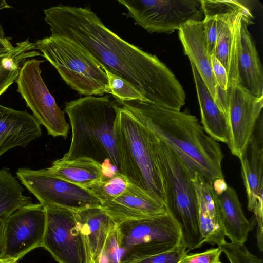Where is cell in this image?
<instances>
[{
    "label": "cell",
    "instance_id": "cell-1",
    "mask_svg": "<svg viewBox=\"0 0 263 263\" xmlns=\"http://www.w3.org/2000/svg\"><path fill=\"white\" fill-rule=\"evenodd\" d=\"M44 13L51 35L79 44L104 70L131 83L148 103L178 111L185 104V91L165 64L111 31L90 8L60 5Z\"/></svg>",
    "mask_w": 263,
    "mask_h": 263
},
{
    "label": "cell",
    "instance_id": "cell-2",
    "mask_svg": "<svg viewBox=\"0 0 263 263\" xmlns=\"http://www.w3.org/2000/svg\"><path fill=\"white\" fill-rule=\"evenodd\" d=\"M165 143L190 170L211 182L224 179L219 144L189 113L140 102H119Z\"/></svg>",
    "mask_w": 263,
    "mask_h": 263
},
{
    "label": "cell",
    "instance_id": "cell-3",
    "mask_svg": "<svg viewBox=\"0 0 263 263\" xmlns=\"http://www.w3.org/2000/svg\"><path fill=\"white\" fill-rule=\"evenodd\" d=\"M120 104L111 97L86 96L66 102L64 111L72 129L69 148L61 158L90 159L107 174L120 173L114 128Z\"/></svg>",
    "mask_w": 263,
    "mask_h": 263
},
{
    "label": "cell",
    "instance_id": "cell-4",
    "mask_svg": "<svg viewBox=\"0 0 263 263\" xmlns=\"http://www.w3.org/2000/svg\"><path fill=\"white\" fill-rule=\"evenodd\" d=\"M114 133L120 173L167 206V184L154 134L121 105Z\"/></svg>",
    "mask_w": 263,
    "mask_h": 263
},
{
    "label": "cell",
    "instance_id": "cell-5",
    "mask_svg": "<svg viewBox=\"0 0 263 263\" xmlns=\"http://www.w3.org/2000/svg\"><path fill=\"white\" fill-rule=\"evenodd\" d=\"M160 161L167 184V208L178 224L183 245L188 251L203 243L193 172L182 159L156 135Z\"/></svg>",
    "mask_w": 263,
    "mask_h": 263
},
{
    "label": "cell",
    "instance_id": "cell-6",
    "mask_svg": "<svg viewBox=\"0 0 263 263\" xmlns=\"http://www.w3.org/2000/svg\"><path fill=\"white\" fill-rule=\"evenodd\" d=\"M36 49L57 70L65 82L86 96L109 93L105 71L83 48L64 36L50 35L35 42Z\"/></svg>",
    "mask_w": 263,
    "mask_h": 263
},
{
    "label": "cell",
    "instance_id": "cell-7",
    "mask_svg": "<svg viewBox=\"0 0 263 263\" xmlns=\"http://www.w3.org/2000/svg\"><path fill=\"white\" fill-rule=\"evenodd\" d=\"M120 263H127L183 245L180 228L171 213L120 223L116 227Z\"/></svg>",
    "mask_w": 263,
    "mask_h": 263
},
{
    "label": "cell",
    "instance_id": "cell-8",
    "mask_svg": "<svg viewBox=\"0 0 263 263\" xmlns=\"http://www.w3.org/2000/svg\"><path fill=\"white\" fill-rule=\"evenodd\" d=\"M44 61L32 58L24 62L15 81L17 91L48 135L66 138L69 125L42 79L40 65Z\"/></svg>",
    "mask_w": 263,
    "mask_h": 263
},
{
    "label": "cell",
    "instance_id": "cell-9",
    "mask_svg": "<svg viewBox=\"0 0 263 263\" xmlns=\"http://www.w3.org/2000/svg\"><path fill=\"white\" fill-rule=\"evenodd\" d=\"M128 17L150 33H171L203 15L200 0H118Z\"/></svg>",
    "mask_w": 263,
    "mask_h": 263
},
{
    "label": "cell",
    "instance_id": "cell-10",
    "mask_svg": "<svg viewBox=\"0 0 263 263\" xmlns=\"http://www.w3.org/2000/svg\"><path fill=\"white\" fill-rule=\"evenodd\" d=\"M16 176L44 206L77 212L102 205L98 199L86 189L55 177L46 168H20Z\"/></svg>",
    "mask_w": 263,
    "mask_h": 263
},
{
    "label": "cell",
    "instance_id": "cell-11",
    "mask_svg": "<svg viewBox=\"0 0 263 263\" xmlns=\"http://www.w3.org/2000/svg\"><path fill=\"white\" fill-rule=\"evenodd\" d=\"M46 224L42 247L59 263H91L76 212L44 206Z\"/></svg>",
    "mask_w": 263,
    "mask_h": 263
},
{
    "label": "cell",
    "instance_id": "cell-12",
    "mask_svg": "<svg viewBox=\"0 0 263 263\" xmlns=\"http://www.w3.org/2000/svg\"><path fill=\"white\" fill-rule=\"evenodd\" d=\"M46 224V210L40 203L31 202L15 210L5 221L3 256L18 261L42 247Z\"/></svg>",
    "mask_w": 263,
    "mask_h": 263
},
{
    "label": "cell",
    "instance_id": "cell-13",
    "mask_svg": "<svg viewBox=\"0 0 263 263\" xmlns=\"http://www.w3.org/2000/svg\"><path fill=\"white\" fill-rule=\"evenodd\" d=\"M228 124L227 144L239 157L248 143L262 114L263 96L255 97L237 84L226 91Z\"/></svg>",
    "mask_w": 263,
    "mask_h": 263
},
{
    "label": "cell",
    "instance_id": "cell-14",
    "mask_svg": "<svg viewBox=\"0 0 263 263\" xmlns=\"http://www.w3.org/2000/svg\"><path fill=\"white\" fill-rule=\"evenodd\" d=\"M203 13L216 15L217 37L213 55L225 68L227 89L239 83L238 62L241 49V26L244 16L253 18L249 10L229 9Z\"/></svg>",
    "mask_w": 263,
    "mask_h": 263
},
{
    "label": "cell",
    "instance_id": "cell-15",
    "mask_svg": "<svg viewBox=\"0 0 263 263\" xmlns=\"http://www.w3.org/2000/svg\"><path fill=\"white\" fill-rule=\"evenodd\" d=\"M101 207L117 225L156 216L168 211L163 202L130 182L123 194Z\"/></svg>",
    "mask_w": 263,
    "mask_h": 263
},
{
    "label": "cell",
    "instance_id": "cell-16",
    "mask_svg": "<svg viewBox=\"0 0 263 263\" xmlns=\"http://www.w3.org/2000/svg\"><path fill=\"white\" fill-rule=\"evenodd\" d=\"M198 202L200 228L203 243L218 246L226 242L217 195L212 182L197 172L192 178Z\"/></svg>",
    "mask_w": 263,
    "mask_h": 263
},
{
    "label": "cell",
    "instance_id": "cell-17",
    "mask_svg": "<svg viewBox=\"0 0 263 263\" xmlns=\"http://www.w3.org/2000/svg\"><path fill=\"white\" fill-rule=\"evenodd\" d=\"M184 53L196 68L215 102L218 105L220 89L212 71L207 51L202 21H190L178 30Z\"/></svg>",
    "mask_w": 263,
    "mask_h": 263
},
{
    "label": "cell",
    "instance_id": "cell-18",
    "mask_svg": "<svg viewBox=\"0 0 263 263\" xmlns=\"http://www.w3.org/2000/svg\"><path fill=\"white\" fill-rule=\"evenodd\" d=\"M248 200V209L255 210L263 193V124L260 116L253 134L239 157Z\"/></svg>",
    "mask_w": 263,
    "mask_h": 263
},
{
    "label": "cell",
    "instance_id": "cell-19",
    "mask_svg": "<svg viewBox=\"0 0 263 263\" xmlns=\"http://www.w3.org/2000/svg\"><path fill=\"white\" fill-rule=\"evenodd\" d=\"M42 133L33 115L0 104V157L14 147H25Z\"/></svg>",
    "mask_w": 263,
    "mask_h": 263
},
{
    "label": "cell",
    "instance_id": "cell-20",
    "mask_svg": "<svg viewBox=\"0 0 263 263\" xmlns=\"http://www.w3.org/2000/svg\"><path fill=\"white\" fill-rule=\"evenodd\" d=\"M253 18L244 16L241 26V49L238 62L239 83L255 97L263 96V71L261 62L248 26Z\"/></svg>",
    "mask_w": 263,
    "mask_h": 263
},
{
    "label": "cell",
    "instance_id": "cell-21",
    "mask_svg": "<svg viewBox=\"0 0 263 263\" xmlns=\"http://www.w3.org/2000/svg\"><path fill=\"white\" fill-rule=\"evenodd\" d=\"M76 218L84 237L91 263H93L117 224L101 206L77 211Z\"/></svg>",
    "mask_w": 263,
    "mask_h": 263
},
{
    "label": "cell",
    "instance_id": "cell-22",
    "mask_svg": "<svg viewBox=\"0 0 263 263\" xmlns=\"http://www.w3.org/2000/svg\"><path fill=\"white\" fill-rule=\"evenodd\" d=\"M216 194L226 236L232 242L244 245L252 225L245 216L236 191L228 185Z\"/></svg>",
    "mask_w": 263,
    "mask_h": 263
},
{
    "label": "cell",
    "instance_id": "cell-23",
    "mask_svg": "<svg viewBox=\"0 0 263 263\" xmlns=\"http://www.w3.org/2000/svg\"><path fill=\"white\" fill-rule=\"evenodd\" d=\"M190 63L200 107L202 125L208 135L215 141L227 143V117L215 102L196 68L192 63Z\"/></svg>",
    "mask_w": 263,
    "mask_h": 263
},
{
    "label": "cell",
    "instance_id": "cell-24",
    "mask_svg": "<svg viewBox=\"0 0 263 263\" xmlns=\"http://www.w3.org/2000/svg\"><path fill=\"white\" fill-rule=\"evenodd\" d=\"M46 169L55 177L84 188L108 177L101 164L85 158L71 160L60 158Z\"/></svg>",
    "mask_w": 263,
    "mask_h": 263
},
{
    "label": "cell",
    "instance_id": "cell-25",
    "mask_svg": "<svg viewBox=\"0 0 263 263\" xmlns=\"http://www.w3.org/2000/svg\"><path fill=\"white\" fill-rule=\"evenodd\" d=\"M35 49V43L27 38L17 43L14 48L7 53L0 55V96L15 82L26 60L29 58L42 55Z\"/></svg>",
    "mask_w": 263,
    "mask_h": 263
},
{
    "label": "cell",
    "instance_id": "cell-26",
    "mask_svg": "<svg viewBox=\"0 0 263 263\" xmlns=\"http://www.w3.org/2000/svg\"><path fill=\"white\" fill-rule=\"evenodd\" d=\"M23 188L8 168L0 169V218L8 217L18 208L31 203L23 195Z\"/></svg>",
    "mask_w": 263,
    "mask_h": 263
},
{
    "label": "cell",
    "instance_id": "cell-27",
    "mask_svg": "<svg viewBox=\"0 0 263 263\" xmlns=\"http://www.w3.org/2000/svg\"><path fill=\"white\" fill-rule=\"evenodd\" d=\"M129 181L119 172L105 177L100 181L85 189L90 191L101 204L110 201L123 194L126 190Z\"/></svg>",
    "mask_w": 263,
    "mask_h": 263
},
{
    "label": "cell",
    "instance_id": "cell-28",
    "mask_svg": "<svg viewBox=\"0 0 263 263\" xmlns=\"http://www.w3.org/2000/svg\"><path fill=\"white\" fill-rule=\"evenodd\" d=\"M108 79L109 93L118 102H147L143 96L129 82L124 79L104 70Z\"/></svg>",
    "mask_w": 263,
    "mask_h": 263
},
{
    "label": "cell",
    "instance_id": "cell-29",
    "mask_svg": "<svg viewBox=\"0 0 263 263\" xmlns=\"http://www.w3.org/2000/svg\"><path fill=\"white\" fill-rule=\"evenodd\" d=\"M218 247L230 263H263L261 259L251 253L244 245L226 242Z\"/></svg>",
    "mask_w": 263,
    "mask_h": 263
},
{
    "label": "cell",
    "instance_id": "cell-30",
    "mask_svg": "<svg viewBox=\"0 0 263 263\" xmlns=\"http://www.w3.org/2000/svg\"><path fill=\"white\" fill-rule=\"evenodd\" d=\"M93 263H120V252L116 228L109 233L101 253Z\"/></svg>",
    "mask_w": 263,
    "mask_h": 263
},
{
    "label": "cell",
    "instance_id": "cell-31",
    "mask_svg": "<svg viewBox=\"0 0 263 263\" xmlns=\"http://www.w3.org/2000/svg\"><path fill=\"white\" fill-rule=\"evenodd\" d=\"M184 245L173 250L152 255L127 263H179L188 252Z\"/></svg>",
    "mask_w": 263,
    "mask_h": 263
},
{
    "label": "cell",
    "instance_id": "cell-32",
    "mask_svg": "<svg viewBox=\"0 0 263 263\" xmlns=\"http://www.w3.org/2000/svg\"><path fill=\"white\" fill-rule=\"evenodd\" d=\"M203 14L204 18L202 22L206 48L210 57L214 53L217 37L216 15L210 13H203Z\"/></svg>",
    "mask_w": 263,
    "mask_h": 263
},
{
    "label": "cell",
    "instance_id": "cell-33",
    "mask_svg": "<svg viewBox=\"0 0 263 263\" xmlns=\"http://www.w3.org/2000/svg\"><path fill=\"white\" fill-rule=\"evenodd\" d=\"M222 251L218 247L199 253L186 254L179 263H221L220 256Z\"/></svg>",
    "mask_w": 263,
    "mask_h": 263
},
{
    "label": "cell",
    "instance_id": "cell-34",
    "mask_svg": "<svg viewBox=\"0 0 263 263\" xmlns=\"http://www.w3.org/2000/svg\"><path fill=\"white\" fill-rule=\"evenodd\" d=\"M212 71L218 88L223 91H226L228 86V75L223 65L215 57L210 56Z\"/></svg>",
    "mask_w": 263,
    "mask_h": 263
},
{
    "label": "cell",
    "instance_id": "cell-35",
    "mask_svg": "<svg viewBox=\"0 0 263 263\" xmlns=\"http://www.w3.org/2000/svg\"><path fill=\"white\" fill-rule=\"evenodd\" d=\"M254 213L257 223L256 237L258 248L260 251L263 249V211H262V196L259 198Z\"/></svg>",
    "mask_w": 263,
    "mask_h": 263
},
{
    "label": "cell",
    "instance_id": "cell-36",
    "mask_svg": "<svg viewBox=\"0 0 263 263\" xmlns=\"http://www.w3.org/2000/svg\"><path fill=\"white\" fill-rule=\"evenodd\" d=\"M14 47L10 39L6 35L4 28L0 22V55L7 53Z\"/></svg>",
    "mask_w": 263,
    "mask_h": 263
},
{
    "label": "cell",
    "instance_id": "cell-37",
    "mask_svg": "<svg viewBox=\"0 0 263 263\" xmlns=\"http://www.w3.org/2000/svg\"><path fill=\"white\" fill-rule=\"evenodd\" d=\"M7 219L0 218V257L3 256L4 252V226Z\"/></svg>",
    "mask_w": 263,
    "mask_h": 263
},
{
    "label": "cell",
    "instance_id": "cell-38",
    "mask_svg": "<svg viewBox=\"0 0 263 263\" xmlns=\"http://www.w3.org/2000/svg\"><path fill=\"white\" fill-rule=\"evenodd\" d=\"M0 263H18V261L9 257L2 256L0 257Z\"/></svg>",
    "mask_w": 263,
    "mask_h": 263
},
{
    "label": "cell",
    "instance_id": "cell-39",
    "mask_svg": "<svg viewBox=\"0 0 263 263\" xmlns=\"http://www.w3.org/2000/svg\"><path fill=\"white\" fill-rule=\"evenodd\" d=\"M11 8L12 6H10L5 0H0V10Z\"/></svg>",
    "mask_w": 263,
    "mask_h": 263
}]
</instances>
